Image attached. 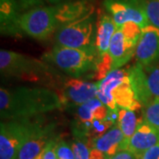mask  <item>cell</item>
<instances>
[{
  "instance_id": "obj_20",
  "label": "cell",
  "mask_w": 159,
  "mask_h": 159,
  "mask_svg": "<svg viewBox=\"0 0 159 159\" xmlns=\"http://www.w3.org/2000/svg\"><path fill=\"white\" fill-rule=\"evenodd\" d=\"M148 22L159 29V0H143Z\"/></svg>"
},
{
  "instance_id": "obj_17",
  "label": "cell",
  "mask_w": 159,
  "mask_h": 159,
  "mask_svg": "<svg viewBox=\"0 0 159 159\" xmlns=\"http://www.w3.org/2000/svg\"><path fill=\"white\" fill-rule=\"evenodd\" d=\"M140 121L141 120L137 119L135 111L126 110V109L119 110L117 125H119L120 130L122 131L125 141L127 142V146H128V142L130 138L135 133Z\"/></svg>"
},
{
  "instance_id": "obj_23",
  "label": "cell",
  "mask_w": 159,
  "mask_h": 159,
  "mask_svg": "<svg viewBox=\"0 0 159 159\" xmlns=\"http://www.w3.org/2000/svg\"><path fill=\"white\" fill-rule=\"evenodd\" d=\"M20 13L32 10L37 7L44 6V0H14Z\"/></svg>"
},
{
  "instance_id": "obj_11",
  "label": "cell",
  "mask_w": 159,
  "mask_h": 159,
  "mask_svg": "<svg viewBox=\"0 0 159 159\" xmlns=\"http://www.w3.org/2000/svg\"><path fill=\"white\" fill-rule=\"evenodd\" d=\"M135 57L138 64L143 66H152L159 59V29L148 25L142 29V34L137 43Z\"/></svg>"
},
{
  "instance_id": "obj_26",
  "label": "cell",
  "mask_w": 159,
  "mask_h": 159,
  "mask_svg": "<svg viewBox=\"0 0 159 159\" xmlns=\"http://www.w3.org/2000/svg\"><path fill=\"white\" fill-rule=\"evenodd\" d=\"M107 159H138L128 149H125V150H121L117 154H115L112 157H110Z\"/></svg>"
},
{
  "instance_id": "obj_19",
  "label": "cell",
  "mask_w": 159,
  "mask_h": 159,
  "mask_svg": "<svg viewBox=\"0 0 159 159\" xmlns=\"http://www.w3.org/2000/svg\"><path fill=\"white\" fill-rule=\"evenodd\" d=\"M143 119L159 129V99H155L143 107Z\"/></svg>"
},
{
  "instance_id": "obj_22",
  "label": "cell",
  "mask_w": 159,
  "mask_h": 159,
  "mask_svg": "<svg viewBox=\"0 0 159 159\" xmlns=\"http://www.w3.org/2000/svg\"><path fill=\"white\" fill-rule=\"evenodd\" d=\"M56 154L57 159H75L72 146H70L67 142L64 141H59L57 142Z\"/></svg>"
},
{
  "instance_id": "obj_8",
  "label": "cell",
  "mask_w": 159,
  "mask_h": 159,
  "mask_svg": "<svg viewBox=\"0 0 159 159\" xmlns=\"http://www.w3.org/2000/svg\"><path fill=\"white\" fill-rule=\"evenodd\" d=\"M103 6L119 29L126 22H134L142 29L149 25L143 0H103Z\"/></svg>"
},
{
  "instance_id": "obj_7",
  "label": "cell",
  "mask_w": 159,
  "mask_h": 159,
  "mask_svg": "<svg viewBox=\"0 0 159 159\" xmlns=\"http://www.w3.org/2000/svg\"><path fill=\"white\" fill-rule=\"evenodd\" d=\"M0 70L1 74L5 76L38 80L41 75L47 74L48 66L34 57L25 56L15 51L1 50Z\"/></svg>"
},
{
  "instance_id": "obj_15",
  "label": "cell",
  "mask_w": 159,
  "mask_h": 159,
  "mask_svg": "<svg viewBox=\"0 0 159 159\" xmlns=\"http://www.w3.org/2000/svg\"><path fill=\"white\" fill-rule=\"evenodd\" d=\"M21 13L14 0H0V28L1 34L20 36L24 34L20 27Z\"/></svg>"
},
{
  "instance_id": "obj_1",
  "label": "cell",
  "mask_w": 159,
  "mask_h": 159,
  "mask_svg": "<svg viewBox=\"0 0 159 159\" xmlns=\"http://www.w3.org/2000/svg\"><path fill=\"white\" fill-rule=\"evenodd\" d=\"M59 95L46 88L16 87L0 89L2 120L38 117L62 106Z\"/></svg>"
},
{
  "instance_id": "obj_25",
  "label": "cell",
  "mask_w": 159,
  "mask_h": 159,
  "mask_svg": "<svg viewBox=\"0 0 159 159\" xmlns=\"http://www.w3.org/2000/svg\"><path fill=\"white\" fill-rule=\"evenodd\" d=\"M140 159H159V144L144 152Z\"/></svg>"
},
{
  "instance_id": "obj_24",
  "label": "cell",
  "mask_w": 159,
  "mask_h": 159,
  "mask_svg": "<svg viewBox=\"0 0 159 159\" xmlns=\"http://www.w3.org/2000/svg\"><path fill=\"white\" fill-rule=\"evenodd\" d=\"M56 139H52L51 142L48 143L46 148L42 152V159H57L56 154V146H57Z\"/></svg>"
},
{
  "instance_id": "obj_10",
  "label": "cell",
  "mask_w": 159,
  "mask_h": 159,
  "mask_svg": "<svg viewBox=\"0 0 159 159\" xmlns=\"http://www.w3.org/2000/svg\"><path fill=\"white\" fill-rule=\"evenodd\" d=\"M97 92V83L86 81L80 78H70L64 83L59 97L63 105L80 106L91 99L96 98Z\"/></svg>"
},
{
  "instance_id": "obj_2",
  "label": "cell",
  "mask_w": 159,
  "mask_h": 159,
  "mask_svg": "<svg viewBox=\"0 0 159 159\" xmlns=\"http://www.w3.org/2000/svg\"><path fill=\"white\" fill-rule=\"evenodd\" d=\"M97 84V97L110 111L118 112L120 109L136 111L141 107L142 104L136 100L132 89L127 71L111 70Z\"/></svg>"
},
{
  "instance_id": "obj_9",
  "label": "cell",
  "mask_w": 159,
  "mask_h": 159,
  "mask_svg": "<svg viewBox=\"0 0 159 159\" xmlns=\"http://www.w3.org/2000/svg\"><path fill=\"white\" fill-rule=\"evenodd\" d=\"M54 127L52 123H45L44 118L40 116L29 138L20 148L18 159H34L40 156L53 139Z\"/></svg>"
},
{
  "instance_id": "obj_3",
  "label": "cell",
  "mask_w": 159,
  "mask_h": 159,
  "mask_svg": "<svg viewBox=\"0 0 159 159\" xmlns=\"http://www.w3.org/2000/svg\"><path fill=\"white\" fill-rule=\"evenodd\" d=\"M47 58L61 71L74 78H80L92 71L95 72L96 75L98 62V53L96 48L74 49L55 45Z\"/></svg>"
},
{
  "instance_id": "obj_21",
  "label": "cell",
  "mask_w": 159,
  "mask_h": 159,
  "mask_svg": "<svg viewBox=\"0 0 159 159\" xmlns=\"http://www.w3.org/2000/svg\"><path fill=\"white\" fill-rule=\"evenodd\" d=\"M75 159H89L91 148L89 147L87 142L81 139L76 138L72 144Z\"/></svg>"
},
{
  "instance_id": "obj_14",
  "label": "cell",
  "mask_w": 159,
  "mask_h": 159,
  "mask_svg": "<svg viewBox=\"0 0 159 159\" xmlns=\"http://www.w3.org/2000/svg\"><path fill=\"white\" fill-rule=\"evenodd\" d=\"M91 147L100 150L107 157H112L121 150L127 149V142L117 124L113 125L101 136L91 142Z\"/></svg>"
},
{
  "instance_id": "obj_13",
  "label": "cell",
  "mask_w": 159,
  "mask_h": 159,
  "mask_svg": "<svg viewBox=\"0 0 159 159\" xmlns=\"http://www.w3.org/2000/svg\"><path fill=\"white\" fill-rule=\"evenodd\" d=\"M136 43L128 39L119 28L115 31L110 43L109 54L111 59V70L119 69L128 62L135 54Z\"/></svg>"
},
{
  "instance_id": "obj_16",
  "label": "cell",
  "mask_w": 159,
  "mask_h": 159,
  "mask_svg": "<svg viewBox=\"0 0 159 159\" xmlns=\"http://www.w3.org/2000/svg\"><path fill=\"white\" fill-rule=\"evenodd\" d=\"M117 27L112 18L110 14L103 13L98 19L96 29V43L95 47L97 49L98 57H102L109 56V47L111 40L113 36Z\"/></svg>"
},
{
  "instance_id": "obj_18",
  "label": "cell",
  "mask_w": 159,
  "mask_h": 159,
  "mask_svg": "<svg viewBox=\"0 0 159 159\" xmlns=\"http://www.w3.org/2000/svg\"><path fill=\"white\" fill-rule=\"evenodd\" d=\"M143 71L146 89L150 101L159 99V66H143Z\"/></svg>"
},
{
  "instance_id": "obj_4",
  "label": "cell",
  "mask_w": 159,
  "mask_h": 159,
  "mask_svg": "<svg viewBox=\"0 0 159 159\" xmlns=\"http://www.w3.org/2000/svg\"><path fill=\"white\" fill-rule=\"evenodd\" d=\"M94 12L62 25L56 32V45L74 49H94L96 43Z\"/></svg>"
},
{
  "instance_id": "obj_27",
  "label": "cell",
  "mask_w": 159,
  "mask_h": 159,
  "mask_svg": "<svg viewBox=\"0 0 159 159\" xmlns=\"http://www.w3.org/2000/svg\"><path fill=\"white\" fill-rule=\"evenodd\" d=\"M48 3H50L51 5L53 6H57V5H60L63 3H66V2H69V1H72V0H46Z\"/></svg>"
},
{
  "instance_id": "obj_6",
  "label": "cell",
  "mask_w": 159,
  "mask_h": 159,
  "mask_svg": "<svg viewBox=\"0 0 159 159\" xmlns=\"http://www.w3.org/2000/svg\"><path fill=\"white\" fill-rule=\"evenodd\" d=\"M39 117L1 122L0 159H18L20 148L29 138Z\"/></svg>"
},
{
  "instance_id": "obj_28",
  "label": "cell",
  "mask_w": 159,
  "mask_h": 159,
  "mask_svg": "<svg viewBox=\"0 0 159 159\" xmlns=\"http://www.w3.org/2000/svg\"><path fill=\"white\" fill-rule=\"evenodd\" d=\"M34 159H42V154H41L40 156H38V157H37L36 158H34Z\"/></svg>"
},
{
  "instance_id": "obj_5",
  "label": "cell",
  "mask_w": 159,
  "mask_h": 159,
  "mask_svg": "<svg viewBox=\"0 0 159 159\" xmlns=\"http://www.w3.org/2000/svg\"><path fill=\"white\" fill-rule=\"evenodd\" d=\"M20 27L24 34L37 40L48 39L61 27L57 6H41L22 13Z\"/></svg>"
},
{
  "instance_id": "obj_12",
  "label": "cell",
  "mask_w": 159,
  "mask_h": 159,
  "mask_svg": "<svg viewBox=\"0 0 159 159\" xmlns=\"http://www.w3.org/2000/svg\"><path fill=\"white\" fill-rule=\"evenodd\" d=\"M157 144H159V129L142 119L128 142L127 149L140 159L142 154Z\"/></svg>"
}]
</instances>
